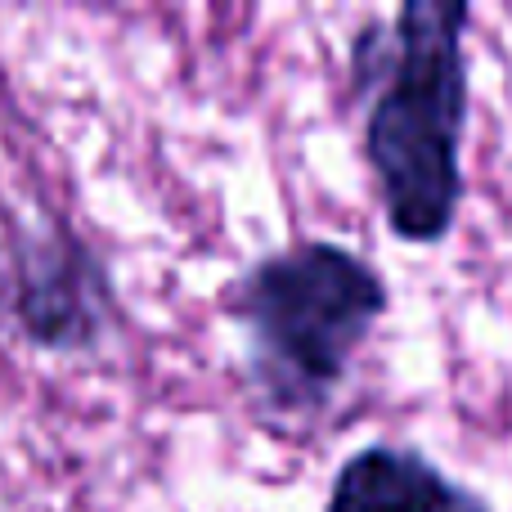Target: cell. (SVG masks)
I'll return each instance as SVG.
<instances>
[{
	"label": "cell",
	"mask_w": 512,
	"mask_h": 512,
	"mask_svg": "<svg viewBox=\"0 0 512 512\" xmlns=\"http://www.w3.org/2000/svg\"><path fill=\"white\" fill-rule=\"evenodd\" d=\"M468 18L463 0H409L391 27H369L355 41V81L369 86L373 189L387 230L418 248H436L463 203Z\"/></svg>",
	"instance_id": "1"
},
{
	"label": "cell",
	"mask_w": 512,
	"mask_h": 512,
	"mask_svg": "<svg viewBox=\"0 0 512 512\" xmlns=\"http://www.w3.org/2000/svg\"><path fill=\"white\" fill-rule=\"evenodd\" d=\"M387 301V279L333 239L261 256L230 292L256 396L283 418L328 409Z\"/></svg>",
	"instance_id": "2"
},
{
	"label": "cell",
	"mask_w": 512,
	"mask_h": 512,
	"mask_svg": "<svg viewBox=\"0 0 512 512\" xmlns=\"http://www.w3.org/2000/svg\"><path fill=\"white\" fill-rule=\"evenodd\" d=\"M0 306L27 342L59 355L95 351L113 328V288L104 261L63 225H45L18 239L9 252Z\"/></svg>",
	"instance_id": "3"
},
{
	"label": "cell",
	"mask_w": 512,
	"mask_h": 512,
	"mask_svg": "<svg viewBox=\"0 0 512 512\" xmlns=\"http://www.w3.org/2000/svg\"><path fill=\"white\" fill-rule=\"evenodd\" d=\"M324 512H490V504L409 445H364L333 472Z\"/></svg>",
	"instance_id": "4"
}]
</instances>
